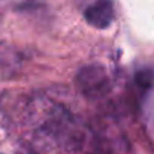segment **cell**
Here are the masks:
<instances>
[{"label":"cell","mask_w":154,"mask_h":154,"mask_svg":"<svg viewBox=\"0 0 154 154\" xmlns=\"http://www.w3.org/2000/svg\"><path fill=\"white\" fill-rule=\"evenodd\" d=\"M76 84L79 90L88 97H100L109 90V78L102 66H85L76 75Z\"/></svg>","instance_id":"1"},{"label":"cell","mask_w":154,"mask_h":154,"mask_svg":"<svg viewBox=\"0 0 154 154\" xmlns=\"http://www.w3.org/2000/svg\"><path fill=\"white\" fill-rule=\"evenodd\" d=\"M136 84L144 90L147 91L151 85H153V81H154V73L151 70H141L136 73V78H135Z\"/></svg>","instance_id":"3"},{"label":"cell","mask_w":154,"mask_h":154,"mask_svg":"<svg viewBox=\"0 0 154 154\" xmlns=\"http://www.w3.org/2000/svg\"><path fill=\"white\" fill-rule=\"evenodd\" d=\"M85 21L94 29H108L114 20V5L111 0H96L84 12Z\"/></svg>","instance_id":"2"}]
</instances>
